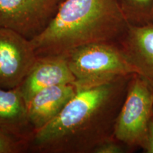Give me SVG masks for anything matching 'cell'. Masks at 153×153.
Listing matches in <instances>:
<instances>
[{"instance_id":"1","label":"cell","mask_w":153,"mask_h":153,"mask_svg":"<svg viewBox=\"0 0 153 153\" xmlns=\"http://www.w3.org/2000/svg\"><path fill=\"white\" fill-rule=\"evenodd\" d=\"M132 75L77 90L57 117L33 132L29 150L92 153L97 145L114 137L115 122Z\"/></svg>"},{"instance_id":"2","label":"cell","mask_w":153,"mask_h":153,"mask_svg":"<svg viewBox=\"0 0 153 153\" xmlns=\"http://www.w3.org/2000/svg\"><path fill=\"white\" fill-rule=\"evenodd\" d=\"M129 24L118 0H65L46 29L30 41L37 56H65L87 44L118 43Z\"/></svg>"},{"instance_id":"3","label":"cell","mask_w":153,"mask_h":153,"mask_svg":"<svg viewBox=\"0 0 153 153\" xmlns=\"http://www.w3.org/2000/svg\"><path fill=\"white\" fill-rule=\"evenodd\" d=\"M77 90L104 85L137 70L118 43L101 42L82 45L65 55Z\"/></svg>"},{"instance_id":"4","label":"cell","mask_w":153,"mask_h":153,"mask_svg":"<svg viewBox=\"0 0 153 153\" xmlns=\"http://www.w3.org/2000/svg\"><path fill=\"white\" fill-rule=\"evenodd\" d=\"M153 117V87L137 74L131 76L115 122L114 137L128 149H142Z\"/></svg>"},{"instance_id":"5","label":"cell","mask_w":153,"mask_h":153,"mask_svg":"<svg viewBox=\"0 0 153 153\" xmlns=\"http://www.w3.org/2000/svg\"><path fill=\"white\" fill-rule=\"evenodd\" d=\"M65 0H0V28L32 40L46 29Z\"/></svg>"},{"instance_id":"6","label":"cell","mask_w":153,"mask_h":153,"mask_svg":"<svg viewBox=\"0 0 153 153\" xmlns=\"http://www.w3.org/2000/svg\"><path fill=\"white\" fill-rule=\"evenodd\" d=\"M36 58L30 40L14 30L0 28V88H18Z\"/></svg>"},{"instance_id":"7","label":"cell","mask_w":153,"mask_h":153,"mask_svg":"<svg viewBox=\"0 0 153 153\" xmlns=\"http://www.w3.org/2000/svg\"><path fill=\"white\" fill-rule=\"evenodd\" d=\"M74 76L65 56H37L36 62L18 87L26 104L43 89L59 85L74 84Z\"/></svg>"},{"instance_id":"8","label":"cell","mask_w":153,"mask_h":153,"mask_svg":"<svg viewBox=\"0 0 153 153\" xmlns=\"http://www.w3.org/2000/svg\"><path fill=\"white\" fill-rule=\"evenodd\" d=\"M118 44L137 74L153 87V23L129 24Z\"/></svg>"},{"instance_id":"9","label":"cell","mask_w":153,"mask_h":153,"mask_svg":"<svg viewBox=\"0 0 153 153\" xmlns=\"http://www.w3.org/2000/svg\"><path fill=\"white\" fill-rule=\"evenodd\" d=\"M76 91L73 84H64L36 94L27 104L28 119L33 131L41 129L57 117Z\"/></svg>"},{"instance_id":"10","label":"cell","mask_w":153,"mask_h":153,"mask_svg":"<svg viewBox=\"0 0 153 153\" xmlns=\"http://www.w3.org/2000/svg\"><path fill=\"white\" fill-rule=\"evenodd\" d=\"M0 128L30 140L33 129L28 116L27 104L18 88H0Z\"/></svg>"},{"instance_id":"11","label":"cell","mask_w":153,"mask_h":153,"mask_svg":"<svg viewBox=\"0 0 153 153\" xmlns=\"http://www.w3.org/2000/svg\"><path fill=\"white\" fill-rule=\"evenodd\" d=\"M130 24L153 23V0H118Z\"/></svg>"},{"instance_id":"12","label":"cell","mask_w":153,"mask_h":153,"mask_svg":"<svg viewBox=\"0 0 153 153\" xmlns=\"http://www.w3.org/2000/svg\"><path fill=\"white\" fill-rule=\"evenodd\" d=\"M30 141L0 128V153H22L29 150Z\"/></svg>"},{"instance_id":"13","label":"cell","mask_w":153,"mask_h":153,"mask_svg":"<svg viewBox=\"0 0 153 153\" xmlns=\"http://www.w3.org/2000/svg\"><path fill=\"white\" fill-rule=\"evenodd\" d=\"M128 149L114 137L97 145L92 153H125Z\"/></svg>"},{"instance_id":"14","label":"cell","mask_w":153,"mask_h":153,"mask_svg":"<svg viewBox=\"0 0 153 153\" xmlns=\"http://www.w3.org/2000/svg\"><path fill=\"white\" fill-rule=\"evenodd\" d=\"M142 150L145 153H153V117L149 123L146 140Z\"/></svg>"}]
</instances>
